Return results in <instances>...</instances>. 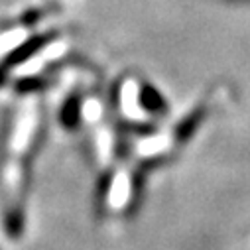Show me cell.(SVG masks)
I'll return each mask as SVG.
<instances>
[{"label":"cell","mask_w":250,"mask_h":250,"mask_svg":"<svg viewBox=\"0 0 250 250\" xmlns=\"http://www.w3.org/2000/svg\"><path fill=\"white\" fill-rule=\"evenodd\" d=\"M140 87L136 83V79H126L122 83L120 89V110L128 120H144L146 110L142 106V99H140Z\"/></svg>","instance_id":"cell-1"},{"label":"cell","mask_w":250,"mask_h":250,"mask_svg":"<svg viewBox=\"0 0 250 250\" xmlns=\"http://www.w3.org/2000/svg\"><path fill=\"white\" fill-rule=\"evenodd\" d=\"M140 99H142V106L144 110H162L164 108V101L160 99V93H156L152 87H144L140 91Z\"/></svg>","instance_id":"cell-2"},{"label":"cell","mask_w":250,"mask_h":250,"mask_svg":"<svg viewBox=\"0 0 250 250\" xmlns=\"http://www.w3.org/2000/svg\"><path fill=\"white\" fill-rule=\"evenodd\" d=\"M83 118L89 120V122H99L103 118V104L97 101V99H89L85 101L83 104Z\"/></svg>","instance_id":"cell-3"}]
</instances>
